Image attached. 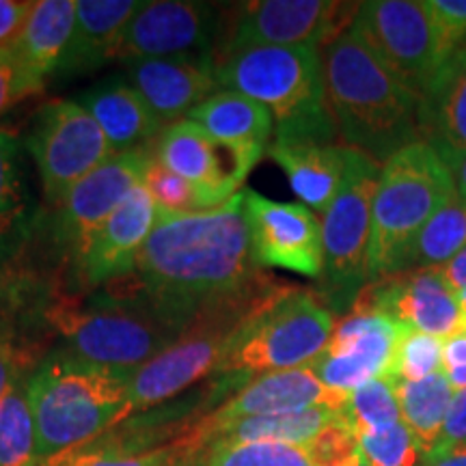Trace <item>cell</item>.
<instances>
[{"label":"cell","instance_id":"cell-1","mask_svg":"<svg viewBox=\"0 0 466 466\" xmlns=\"http://www.w3.org/2000/svg\"><path fill=\"white\" fill-rule=\"evenodd\" d=\"M126 277L190 319L209 305L268 281L250 244L244 188L212 209L184 214L160 209L134 270Z\"/></svg>","mask_w":466,"mask_h":466},{"label":"cell","instance_id":"cell-2","mask_svg":"<svg viewBox=\"0 0 466 466\" xmlns=\"http://www.w3.org/2000/svg\"><path fill=\"white\" fill-rule=\"evenodd\" d=\"M326 106L341 143L378 165L425 141L423 100L382 66L352 31L322 48Z\"/></svg>","mask_w":466,"mask_h":466},{"label":"cell","instance_id":"cell-3","mask_svg":"<svg viewBox=\"0 0 466 466\" xmlns=\"http://www.w3.org/2000/svg\"><path fill=\"white\" fill-rule=\"evenodd\" d=\"M132 371L96 365L69 352H52L31 371L39 460L91 445L124 423Z\"/></svg>","mask_w":466,"mask_h":466},{"label":"cell","instance_id":"cell-4","mask_svg":"<svg viewBox=\"0 0 466 466\" xmlns=\"http://www.w3.org/2000/svg\"><path fill=\"white\" fill-rule=\"evenodd\" d=\"M218 85L270 110L277 143H337L326 106L322 50L311 46H248L225 52Z\"/></svg>","mask_w":466,"mask_h":466},{"label":"cell","instance_id":"cell-5","mask_svg":"<svg viewBox=\"0 0 466 466\" xmlns=\"http://www.w3.org/2000/svg\"><path fill=\"white\" fill-rule=\"evenodd\" d=\"M115 283L119 288L85 305L58 302L46 318L66 337L76 357L134 371L177 341L192 319L151 299L127 277Z\"/></svg>","mask_w":466,"mask_h":466},{"label":"cell","instance_id":"cell-6","mask_svg":"<svg viewBox=\"0 0 466 466\" xmlns=\"http://www.w3.org/2000/svg\"><path fill=\"white\" fill-rule=\"evenodd\" d=\"M453 192L450 168L432 143H412L384 162L371 206L367 283L400 272L408 247Z\"/></svg>","mask_w":466,"mask_h":466},{"label":"cell","instance_id":"cell-7","mask_svg":"<svg viewBox=\"0 0 466 466\" xmlns=\"http://www.w3.org/2000/svg\"><path fill=\"white\" fill-rule=\"evenodd\" d=\"M335 330L333 311L311 289L279 285L242 324L217 374L255 378L316 360Z\"/></svg>","mask_w":466,"mask_h":466},{"label":"cell","instance_id":"cell-8","mask_svg":"<svg viewBox=\"0 0 466 466\" xmlns=\"http://www.w3.org/2000/svg\"><path fill=\"white\" fill-rule=\"evenodd\" d=\"M277 288L279 285H272V281H264L247 294L203 309L177 341L132 371L124 421L134 412L158 406L206 376L217 374L242 324Z\"/></svg>","mask_w":466,"mask_h":466},{"label":"cell","instance_id":"cell-9","mask_svg":"<svg viewBox=\"0 0 466 466\" xmlns=\"http://www.w3.org/2000/svg\"><path fill=\"white\" fill-rule=\"evenodd\" d=\"M380 167L354 149L346 184L322 214V300L335 311H350L367 285L371 240V206Z\"/></svg>","mask_w":466,"mask_h":466},{"label":"cell","instance_id":"cell-10","mask_svg":"<svg viewBox=\"0 0 466 466\" xmlns=\"http://www.w3.org/2000/svg\"><path fill=\"white\" fill-rule=\"evenodd\" d=\"M400 83L423 100L436 72L447 61L428 11L415 0H370L350 26Z\"/></svg>","mask_w":466,"mask_h":466},{"label":"cell","instance_id":"cell-11","mask_svg":"<svg viewBox=\"0 0 466 466\" xmlns=\"http://www.w3.org/2000/svg\"><path fill=\"white\" fill-rule=\"evenodd\" d=\"M26 147L37 165L46 201L52 208L113 156L106 134L76 100L46 102L35 115Z\"/></svg>","mask_w":466,"mask_h":466},{"label":"cell","instance_id":"cell-12","mask_svg":"<svg viewBox=\"0 0 466 466\" xmlns=\"http://www.w3.org/2000/svg\"><path fill=\"white\" fill-rule=\"evenodd\" d=\"M154 158L195 186L208 208H218L242 190L261 154L220 143L190 119L175 121L154 141Z\"/></svg>","mask_w":466,"mask_h":466},{"label":"cell","instance_id":"cell-13","mask_svg":"<svg viewBox=\"0 0 466 466\" xmlns=\"http://www.w3.org/2000/svg\"><path fill=\"white\" fill-rule=\"evenodd\" d=\"M360 3L335 0H258L236 20L227 52L248 46H311L326 48L350 31Z\"/></svg>","mask_w":466,"mask_h":466},{"label":"cell","instance_id":"cell-14","mask_svg":"<svg viewBox=\"0 0 466 466\" xmlns=\"http://www.w3.org/2000/svg\"><path fill=\"white\" fill-rule=\"evenodd\" d=\"M151 151H126L110 158L80 179L56 209L55 233L76 268L83 264L93 236L100 231L115 208L143 182Z\"/></svg>","mask_w":466,"mask_h":466},{"label":"cell","instance_id":"cell-15","mask_svg":"<svg viewBox=\"0 0 466 466\" xmlns=\"http://www.w3.org/2000/svg\"><path fill=\"white\" fill-rule=\"evenodd\" d=\"M350 393L333 391L319 380L311 365L299 370L272 371V374L255 376L244 384L229 401L192 425L190 434L182 441L203 451L209 445L217 430L223 425L255 415H277V412L307 410V408H330L346 410Z\"/></svg>","mask_w":466,"mask_h":466},{"label":"cell","instance_id":"cell-16","mask_svg":"<svg viewBox=\"0 0 466 466\" xmlns=\"http://www.w3.org/2000/svg\"><path fill=\"white\" fill-rule=\"evenodd\" d=\"M214 5L190 0H151L143 3L127 22L113 50V61L132 63L143 58L209 56L208 48L218 26Z\"/></svg>","mask_w":466,"mask_h":466},{"label":"cell","instance_id":"cell-17","mask_svg":"<svg viewBox=\"0 0 466 466\" xmlns=\"http://www.w3.org/2000/svg\"><path fill=\"white\" fill-rule=\"evenodd\" d=\"M250 244L259 268H283L305 277H322V225L302 203H279L244 188Z\"/></svg>","mask_w":466,"mask_h":466},{"label":"cell","instance_id":"cell-18","mask_svg":"<svg viewBox=\"0 0 466 466\" xmlns=\"http://www.w3.org/2000/svg\"><path fill=\"white\" fill-rule=\"evenodd\" d=\"M401 324L384 313L348 311L311 367L333 391L352 393L376 378L389 376Z\"/></svg>","mask_w":466,"mask_h":466},{"label":"cell","instance_id":"cell-19","mask_svg":"<svg viewBox=\"0 0 466 466\" xmlns=\"http://www.w3.org/2000/svg\"><path fill=\"white\" fill-rule=\"evenodd\" d=\"M352 309L384 313L406 329L441 339L460 330L458 294L441 268H417L367 283Z\"/></svg>","mask_w":466,"mask_h":466},{"label":"cell","instance_id":"cell-20","mask_svg":"<svg viewBox=\"0 0 466 466\" xmlns=\"http://www.w3.org/2000/svg\"><path fill=\"white\" fill-rule=\"evenodd\" d=\"M127 83L143 96L162 124L182 121L218 93L217 61L212 56H167L124 63Z\"/></svg>","mask_w":466,"mask_h":466},{"label":"cell","instance_id":"cell-21","mask_svg":"<svg viewBox=\"0 0 466 466\" xmlns=\"http://www.w3.org/2000/svg\"><path fill=\"white\" fill-rule=\"evenodd\" d=\"M158 214L160 209L154 197L141 182L93 236L91 247L78 268L85 283L104 285L130 275Z\"/></svg>","mask_w":466,"mask_h":466},{"label":"cell","instance_id":"cell-22","mask_svg":"<svg viewBox=\"0 0 466 466\" xmlns=\"http://www.w3.org/2000/svg\"><path fill=\"white\" fill-rule=\"evenodd\" d=\"M76 25L74 0H39L33 5L15 37L0 50V58L44 86V78L58 72Z\"/></svg>","mask_w":466,"mask_h":466},{"label":"cell","instance_id":"cell-23","mask_svg":"<svg viewBox=\"0 0 466 466\" xmlns=\"http://www.w3.org/2000/svg\"><path fill=\"white\" fill-rule=\"evenodd\" d=\"M268 156L288 175L302 206L326 212L346 184L354 149L343 143H277Z\"/></svg>","mask_w":466,"mask_h":466},{"label":"cell","instance_id":"cell-24","mask_svg":"<svg viewBox=\"0 0 466 466\" xmlns=\"http://www.w3.org/2000/svg\"><path fill=\"white\" fill-rule=\"evenodd\" d=\"M76 102L97 121L113 154L143 151L165 130V124L143 100L141 93L119 76L83 91Z\"/></svg>","mask_w":466,"mask_h":466},{"label":"cell","instance_id":"cell-25","mask_svg":"<svg viewBox=\"0 0 466 466\" xmlns=\"http://www.w3.org/2000/svg\"><path fill=\"white\" fill-rule=\"evenodd\" d=\"M141 7L138 0H78L72 42L58 72H91L113 61L121 33Z\"/></svg>","mask_w":466,"mask_h":466},{"label":"cell","instance_id":"cell-26","mask_svg":"<svg viewBox=\"0 0 466 466\" xmlns=\"http://www.w3.org/2000/svg\"><path fill=\"white\" fill-rule=\"evenodd\" d=\"M220 143L264 156L275 141L270 110L238 91H218L188 115Z\"/></svg>","mask_w":466,"mask_h":466},{"label":"cell","instance_id":"cell-27","mask_svg":"<svg viewBox=\"0 0 466 466\" xmlns=\"http://www.w3.org/2000/svg\"><path fill=\"white\" fill-rule=\"evenodd\" d=\"M425 141L466 151V48L453 50L423 96Z\"/></svg>","mask_w":466,"mask_h":466},{"label":"cell","instance_id":"cell-28","mask_svg":"<svg viewBox=\"0 0 466 466\" xmlns=\"http://www.w3.org/2000/svg\"><path fill=\"white\" fill-rule=\"evenodd\" d=\"M33 223L35 203L26 186L20 138L0 127V268L25 247Z\"/></svg>","mask_w":466,"mask_h":466},{"label":"cell","instance_id":"cell-29","mask_svg":"<svg viewBox=\"0 0 466 466\" xmlns=\"http://www.w3.org/2000/svg\"><path fill=\"white\" fill-rule=\"evenodd\" d=\"M343 415L330 408H307V410L277 412V415H255L231 421L214 432L212 442H285L305 447L322 432L326 425Z\"/></svg>","mask_w":466,"mask_h":466},{"label":"cell","instance_id":"cell-30","mask_svg":"<svg viewBox=\"0 0 466 466\" xmlns=\"http://www.w3.org/2000/svg\"><path fill=\"white\" fill-rule=\"evenodd\" d=\"M395 384H398L401 421L415 436L425 458L439 445L447 410H450L456 391L442 371L423 378V380H401Z\"/></svg>","mask_w":466,"mask_h":466},{"label":"cell","instance_id":"cell-31","mask_svg":"<svg viewBox=\"0 0 466 466\" xmlns=\"http://www.w3.org/2000/svg\"><path fill=\"white\" fill-rule=\"evenodd\" d=\"M466 248V201L458 190L436 209V214L408 247L400 272L417 268H441ZM398 275V272H395Z\"/></svg>","mask_w":466,"mask_h":466},{"label":"cell","instance_id":"cell-32","mask_svg":"<svg viewBox=\"0 0 466 466\" xmlns=\"http://www.w3.org/2000/svg\"><path fill=\"white\" fill-rule=\"evenodd\" d=\"M31 371L17 378L0 401V466H42L28 393Z\"/></svg>","mask_w":466,"mask_h":466},{"label":"cell","instance_id":"cell-33","mask_svg":"<svg viewBox=\"0 0 466 466\" xmlns=\"http://www.w3.org/2000/svg\"><path fill=\"white\" fill-rule=\"evenodd\" d=\"M195 453H199V450L184 441H175L171 445L145 451L121 450L115 445H85L74 451L61 453L42 466H179Z\"/></svg>","mask_w":466,"mask_h":466},{"label":"cell","instance_id":"cell-34","mask_svg":"<svg viewBox=\"0 0 466 466\" xmlns=\"http://www.w3.org/2000/svg\"><path fill=\"white\" fill-rule=\"evenodd\" d=\"M346 419L354 434L382 432L401 423L398 384L391 378H376L350 393Z\"/></svg>","mask_w":466,"mask_h":466},{"label":"cell","instance_id":"cell-35","mask_svg":"<svg viewBox=\"0 0 466 466\" xmlns=\"http://www.w3.org/2000/svg\"><path fill=\"white\" fill-rule=\"evenodd\" d=\"M208 466H313L309 451L285 442H212L206 447Z\"/></svg>","mask_w":466,"mask_h":466},{"label":"cell","instance_id":"cell-36","mask_svg":"<svg viewBox=\"0 0 466 466\" xmlns=\"http://www.w3.org/2000/svg\"><path fill=\"white\" fill-rule=\"evenodd\" d=\"M442 371V339L401 326L389 376L395 382L423 380Z\"/></svg>","mask_w":466,"mask_h":466},{"label":"cell","instance_id":"cell-37","mask_svg":"<svg viewBox=\"0 0 466 466\" xmlns=\"http://www.w3.org/2000/svg\"><path fill=\"white\" fill-rule=\"evenodd\" d=\"M357 439L370 466H419L423 460L415 436L404 421L382 432L359 434Z\"/></svg>","mask_w":466,"mask_h":466},{"label":"cell","instance_id":"cell-38","mask_svg":"<svg viewBox=\"0 0 466 466\" xmlns=\"http://www.w3.org/2000/svg\"><path fill=\"white\" fill-rule=\"evenodd\" d=\"M143 186L154 197L156 206L162 212H201V209H209L208 203L199 195L195 186L173 173L171 168L162 167L158 160L151 154V160L147 165V171L143 175Z\"/></svg>","mask_w":466,"mask_h":466},{"label":"cell","instance_id":"cell-39","mask_svg":"<svg viewBox=\"0 0 466 466\" xmlns=\"http://www.w3.org/2000/svg\"><path fill=\"white\" fill-rule=\"evenodd\" d=\"M313 466H352L363 458L359 439L350 428L346 412L305 445Z\"/></svg>","mask_w":466,"mask_h":466},{"label":"cell","instance_id":"cell-40","mask_svg":"<svg viewBox=\"0 0 466 466\" xmlns=\"http://www.w3.org/2000/svg\"><path fill=\"white\" fill-rule=\"evenodd\" d=\"M447 55L466 48V0H423Z\"/></svg>","mask_w":466,"mask_h":466},{"label":"cell","instance_id":"cell-41","mask_svg":"<svg viewBox=\"0 0 466 466\" xmlns=\"http://www.w3.org/2000/svg\"><path fill=\"white\" fill-rule=\"evenodd\" d=\"M442 374L447 376L453 391L466 389V330L460 329L456 333L442 339Z\"/></svg>","mask_w":466,"mask_h":466},{"label":"cell","instance_id":"cell-42","mask_svg":"<svg viewBox=\"0 0 466 466\" xmlns=\"http://www.w3.org/2000/svg\"><path fill=\"white\" fill-rule=\"evenodd\" d=\"M44 86L28 80L20 69L11 66L9 61L0 58V115L11 106H15L17 102L25 100L31 93L42 91Z\"/></svg>","mask_w":466,"mask_h":466},{"label":"cell","instance_id":"cell-43","mask_svg":"<svg viewBox=\"0 0 466 466\" xmlns=\"http://www.w3.org/2000/svg\"><path fill=\"white\" fill-rule=\"evenodd\" d=\"M25 371H31L28 354L11 339L0 337V401Z\"/></svg>","mask_w":466,"mask_h":466},{"label":"cell","instance_id":"cell-44","mask_svg":"<svg viewBox=\"0 0 466 466\" xmlns=\"http://www.w3.org/2000/svg\"><path fill=\"white\" fill-rule=\"evenodd\" d=\"M462 442H466V389L464 391L453 393L451 406L450 410H447L445 425H442L441 441L434 451L451 450V447L462 445Z\"/></svg>","mask_w":466,"mask_h":466},{"label":"cell","instance_id":"cell-45","mask_svg":"<svg viewBox=\"0 0 466 466\" xmlns=\"http://www.w3.org/2000/svg\"><path fill=\"white\" fill-rule=\"evenodd\" d=\"M35 3L26 0H0V50L20 31Z\"/></svg>","mask_w":466,"mask_h":466},{"label":"cell","instance_id":"cell-46","mask_svg":"<svg viewBox=\"0 0 466 466\" xmlns=\"http://www.w3.org/2000/svg\"><path fill=\"white\" fill-rule=\"evenodd\" d=\"M441 154L442 162L450 168L453 184H456L458 195L466 201V151L450 149V147H434Z\"/></svg>","mask_w":466,"mask_h":466},{"label":"cell","instance_id":"cell-47","mask_svg":"<svg viewBox=\"0 0 466 466\" xmlns=\"http://www.w3.org/2000/svg\"><path fill=\"white\" fill-rule=\"evenodd\" d=\"M419 466H466V442L445 451H432Z\"/></svg>","mask_w":466,"mask_h":466},{"label":"cell","instance_id":"cell-48","mask_svg":"<svg viewBox=\"0 0 466 466\" xmlns=\"http://www.w3.org/2000/svg\"><path fill=\"white\" fill-rule=\"evenodd\" d=\"M441 270L456 294L460 289H464L466 288V248L460 255H456L451 261H447L445 266H441Z\"/></svg>","mask_w":466,"mask_h":466},{"label":"cell","instance_id":"cell-49","mask_svg":"<svg viewBox=\"0 0 466 466\" xmlns=\"http://www.w3.org/2000/svg\"><path fill=\"white\" fill-rule=\"evenodd\" d=\"M458 307H460V329L466 330V288L458 291Z\"/></svg>","mask_w":466,"mask_h":466},{"label":"cell","instance_id":"cell-50","mask_svg":"<svg viewBox=\"0 0 466 466\" xmlns=\"http://www.w3.org/2000/svg\"><path fill=\"white\" fill-rule=\"evenodd\" d=\"M179 466H208L206 464V450L199 451V453H195V456H190L188 460H184V462L179 464Z\"/></svg>","mask_w":466,"mask_h":466},{"label":"cell","instance_id":"cell-51","mask_svg":"<svg viewBox=\"0 0 466 466\" xmlns=\"http://www.w3.org/2000/svg\"><path fill=\"white\" fill-rule=\"evenodd\" d=\"M352 466H370V462H367V460H365V456H363V458H360V460H359V462H357V464H352Z\"/></svg>","mask_w":466,"mask_h":466}]
</instances>
